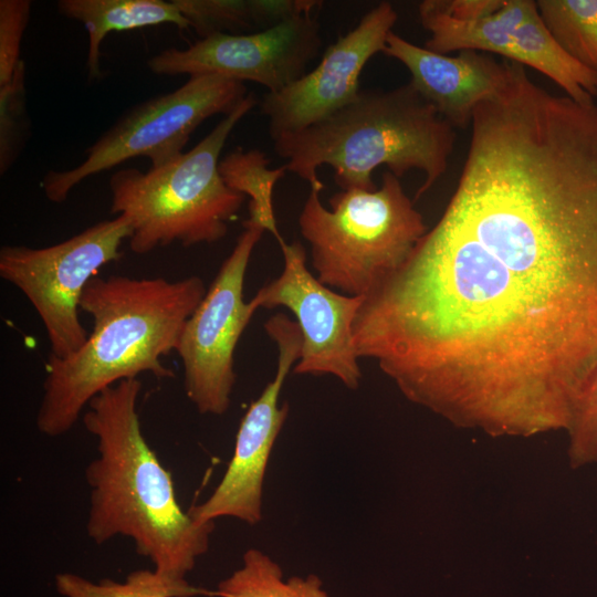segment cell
Returning a JSON list of instances; mask_svg holds the SVG:
<instances>
[{
    "label": "cell",
    "mask_w": 597,
    "mask_h": 597,
    "mask_svg": "<svg viewBox=\"0 0 597 597\" xmlns=\"http://www.w3.org/2000/svg\"><path fill=\"white\" fill-rule=\"evenodd\" d=\"M567 430L575 464L597 461V368L580 394Z\"/></svg>",
    "instance_id": "24"
},
{
    "label": "cell",
    "mask_w": 597,
    "mask_h": 597,
    "mask_svg": "<svg viewBox=\"0 0 597 597\" xmlns=\"http://www.w3.org/2000/svg\"><path fill=\"white\" fill-rule=\"evenodd\" d=\"M353 336L452 421L567 429L597 368V106L533 85L480 103L448 206Z\"/></svg>",
    "instance_id": "1"
},
{
    "label": "cell",
    "mask_w": 597,
    "mask_h": 597,
    "mask_svg": "<svg viewBox=\"0 0 597 597\" xmlns=\"http://www.w3.org/2000/svg\"><path fill=\"white\" fill-rule=\"evenodd\" d=\"M317 575L284 579L279 563L258 548L242 555L239 568L222 579L214 597H329Z\"/></svg>",
    "instance_id": "19"
},
{
    "label": "cell",
    "mask_w": 597,
    "mask_h": 597,
    "mask_svg": "<svg viewBox=\"0 0 597 597\" xmlns=\"http://www.w3.org/2000/svg\"><path fill=\"white\" fill-rule=\"evenodd\" d=\"M536 4L558 44L597 73V0H537Z\"/></svg>",
    "instance_id": "22"
},
{
    "label": "cell",
    "mask_w": 597,
    "mask_h": 597,
    "mask_svg": "<svg viewBox=\"0 0 597 597\" xmlns=\"http://www.w3.org/2000/svg\"><path fill=\"white\" fill-rule=\"evenodd\" d=\"M132 233L130 220L118 214L46 248L0 249V275L36 311L49 339V356L66 358L85 344L88 334L78 316L83 292L102 266L122 256L121 245Z\"/></svg>",
    "instance_id": "8"
},
{
    "label": "cell",
    "mask_w": 597,
    "mask_h": 597,
    "mask_svg": "<svg viewBox=\"0 0 597 597\" xmlns=\"http://www.w3.org/2000/svg\"><path fill=\"white\" fill-rule=\"evenodd\" d=\"M284 268L280 276L263 285L250 300L255 311L283 306L290 310L302 334L297 375H333L348 389H357L362 370L353 324L364 297L331 290L306 268V254L298 241L279 243Z\"/></svg>",
    "instance_id": "11"
},
{
    "label": "cell",
    "mask_w": 597,
    "mask_h": 597,
    "mask_svg": "<svg viewBox=\"0 0 597 597\" xmlns=\"http://www.w3.org/2000/svg\"><path fill=\"white\" fill-rule=\"evenodd\" d=\"M329 209L311 189L298 216L301 234L311 245L316 277L343 294L365 297L407 261L428 228L399 178L381 176L373 191L341 190Z\"/></svg>",
    "instance_id": "6"
},
{
    "label": "cell",
    "mask_w": 597,
    "mask_h": 597,
    "mask_svg": "<svg viewBox=\"0 0 597 597\" xmlns=\"http://www.w3.org/2000/svg\"><path fill=\"white\" fill-rule=\"evenodd\" d=\"M397 19L390 2H379L325 50L312 71L283 90L265 94L260 109L268 118L271 139L303 129L353 102L360 92L364 66L384 51Z\"/></svg>",
    "instance_id": "13"
},
{
    "label": "cell",
    "mask_w": 597,
    "mask_h": 597,
    "mask_svg": "<svg viewBox=\"0 0 597 597\" xmlns=\"http://www.w3.org/2000/svg\"><path fill=\"white\" fill-rule=\"evenodd\" d=\"M268 164L264 153L238 148L220 160L219 171L228 187L249 197V219L245 221L271 232L280 243L283 239L275 222L273 189L287 169L285 165L269 169Z\"/></svg>",
    "instance_id": "20"
},
{
    "label": "cell",
    "mask_w": 597,
    "mask_h": 597,
    "mask_svg": "<svg viewBox=\"0 0 597 597\" xmlns=\"http://www.w3.org/2000/svg\"><path fill=\"white\" fill-rule=\"evenodd\" d=\"M138 378L97 394L83 413L97 457L85 469L90 488L86 533L97 545L130 538L159 575L184 582L210 546L214 522H200L179 504L170 472L145 439Z\"/></svg>",
    "instance_id": "2"
},
{
    "label": "cell",
    "mask_w": 597,
    "mask_h": 597,
    "mask_svg": "<svg viewBox=\"0 0 597 597\" xmlns=\"http://www.w3.org/2000/svg\"><path fill=\"white\" fill-rule=\"evenodd\" d=\"M264 329L277 346L275 375L242 417L232 457L220 482L208 499L188 510L197 521L230 517L250 526L262 521L265 473L290 410L287 402L280 405V394L294 363L301 358L303 345L296 322L283 313L270 317Z\"/></svg>",
    "instance_id": "10"
},
{
    "label": "cell",
    "mask_w": 597,
    "mask_h": 597,
    "mask_svg": "<svg viewBox=\"0 0 597 597\" xmlns=\"http://www.w3.org/2000/svg\"><path fill=\"white\" fill-rule=\"evenodd\" d=\"M54 585L63 597H214L213 590L193 586L188 580L166 578L154 569L134 570L123 582L109 578L92 582L78 574L59 573Z\"/></svg>",
    "instance_id": "21"
},
{
    "label": "cell",
    "mask_w": 597,
    "mask_h": 597,
    "mask_svg": "<svg viewBox=\"0 0 597 597\" xmlns=\"http://www.w3.org/2000/svg\"><path fill=\"white\" fill-rule=\"evenodd\" d=\"M404 64L410 83L453 128L471 124L476 106L494 96L507 78L501 62L476 51L455 56L436 53L391 31L383 51Z\"/></svg>",
    "instance_id": "14"
},
{
    "label": "cell",
    "mask_w": 597,
    "mask_h": 597,
    "mask_svg": "<svg viewBox=\"0 0 597 597\" xmlns=\"http://www.w3.org/2000/svg\"><path fill=\"white\" fill-rule=\"evenodd\" d=\"M25 63L22 61L10 82L0 86V172L13 165L27 139Z\"/></svg>",
    "instance_id": "23"
},
{
    "label": "cell",
    "mask_w": 597,
    "mask_h": 597,
    "mask_svg": "<svg viewBox=\"0 0 597 597\" xmlns=\"http://www.w3.org/2000/svg\"><path fill=\"white\" fill-rule=\"evenodd\" d=\"M321 46L317 20L303 13L262 31L213 33L186 49H165L147 66L157 75L211 74L251 81L274 93L302 77Z\"/></svg>",
    "instance_id": "12"
},
{
    "label": "cell",
    "mask_w": 597,
    "mask_h": 597,
    "mask_svg": "<svg viewBox=\"0 0 597 597\" xmlns=\"http://www.w3.org/2000/svg\"><path fill=\"white\" fill-rule=\"evenodd\" d=\"M30 14L29 0L0 1V86L11 81L23 61L20 51Z\"/></svg>",
    "instance_id": "25"
},
{
    "label": "cell",
    "mask_w": 597,
    "mask_h": 597,
    "mask_svg": "<svg viewBox=\"0 0 597 597\" xmlns=\"http://www.w3.org/2000/svg\"><path fill=\"white\" fill-rule=\"evenodd\" d=\"M200 38L213 33L272 28L294 15L313 13L316 0H172Z\"/></svg>",
    "instance_id": "18"
},
{
    "label": "cell",
    "mask_w": 597,
    "mask_h": 597,
    "mask_svg": "<svg viewBox=\"0 0 597 597\" xmlns=\"http://www.w3.org/2000/svg\"><path fill=\"white\" fill-rule=\"evenodd\" d=\"M206 292L196 275L177 281L94 276L80 303L92 317L93 331L71 356H49L35 420L39 432L67 433L88 402L118 381L143 373L174 378L161 357L176 350L187 320Z\"/></svg>",
    "instance_id": "3"
},
{
    "label": "cell",
    "mask_w": 597,
    "mask_h": 597,
    "mask_svg": "<svg viewBox=\"0 0 597 597\" xmlns=\"http://www.w3.org/2000/svg\"><path fill=\"white\" fill-rule=\"evenodd\" d=\"M509 61L541 72L577 103H593L597 96V73L558 44L542 20L536 2L514 33Z\"/></svg>",
    "instance_id": "17"
},
{
    "label": "cell",
    "mask_w": 597,
    "mask_h": 597,
    "mask_svg": "<svg viewBox=\"0 0 597 597\" xmlns=\"http://www.w3.org/2000/svg\"><path fill=\"white\" fill-rule=\"evenodd\" d=\"M454 128L409 82L391 90H360L328 117L273 139L287 171L322 190L317 169L328 165L341 190H376L379 166L398 178L411 169L425 172L419 199L446 172Z\"/></svg>",
    "instance_id": "4"
},
{
    "label": "cell",
    "mask_w": 597,
    "mask_h": 597,
    "mask_svg": "<svg viewBox=\"0 0 597 597\" xmlns=\"http://www.w3.org/2000/svg\"><path fill=\"white\" fill-rule=\"evenodd\" d=\"M534 0H425L418 7L430 33L425 48L440 54L482 51L509 60L514 33Z\"/></svg>",
    "instance_id": "15"
},
{
    "label": "cell",
    "mask_w": 597,
    "mask_h": 597,
    "mask_svg": "<svg viewBox=\"0 0 597 597\" xmlns=\"http://www.w3.org/2000/svg\"><path fill=\"white\" fill-rule=\"evenodd\" d=\"M60 14L81 22L88 34L86 65L90 78H98L101 46L105 36L114 31L175 24L181 30L190 29L175 2L164 0H60Z\"/></svg>",
    "instance_id": "16"
},
{
    "label": "cell",
    "mask_w": 597,
    "mask_h": 597,
    "mask_svg": "<svg viewBox=\"0 0 597 597\" xmlns=\"http://www.w3.org/2000/svg\"><path fill=\"white\" fill-rule=\"evenodd\" d=\"M248 95L243 82L218 75H193L177 90L143 102L125 113L85 150V159L69 170H50L41 181L49 201H65L90 176L134 157L161 167L184 151L190 135L213 115L231 113Z\"/></svg>",
    "instance_id": "7"
},
{
    "label": "cell",
    "mask_w": 597,
    "mask_h": 597,
    "mask_svg": "<svg viewBox=\"0 0 597 597\" xmlns=\"http://www.w3.org/2000/svg\"><path fill=\"white\" fill-rule=\"evenodd\" d=\"M256 104L249 92L192 149L161 167L146 172L124 168L111 176V213L130 220L134 253L174 242L214 243L226 237L245 196L227 186L219 157L232 129Z\"/></svg>",
    "instance_id": "5"
},
{
    "label": "cell",
    "mask_w": 597,
    "mask_h": 597,
    "mask_svg": "<svg viewBox=\"0 0 597 597\" xmlns=\"http://www.w3.org/2000/svg\"><path fill=\"white\" fill-rule=\"evenodd\" d=\"M203 298L187 320L176 352L184 367L188 399L201 415L222 416L235 384L234 350L256 312L243 301V284L253 249L264 230L248 221Z\"/></svg>",
    "instance_id": "9"
}]
</instances>
